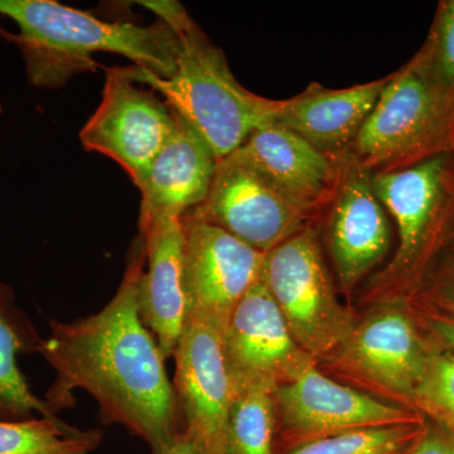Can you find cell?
Instances as JSON below:
<instances>
[{
    "mask_svg": "<svg viewBox=\"0 0 454 454\" xmlns=\"http://www.w3.org/2000/svg\"><path fill=\"white\" fill-rule=\"evenodd\" d=\"M348 153L370 172H389L454 153V90L424 47L390 74Z\"/></svg>",
    "mask_w": 454,
    "mask_h": 454,
    "instance_id": "4",
    "label": "cell"
},
{
    "mask_svg": "<svg viewBox=\"0 0 454 454\" xmlns=\"http://www.w3.org/2000/svg\"><path fill=\"white\" fill-rule=\"evenodd\" d=\"M223 348L236 393L247 387L276 393L315 364L292 336L262 277L230 317Z\"/></svg>",
    "mask_w": 454,
    "mask_h": 454,
    "instance_id": "10",
    "label": "cell"
},
{
    "mask_svg": "<svg viewBox=\"0 0 454 454\" xmlns=\"http://www.w3.org/2000/svg\"><path fill=\"white\" fill-rule=\"evenodd\" d=\"M163 454H202V452L186 433L181 432Z\"/></svg>",
    "mask_w": 454,
    "mask_h": 454,
    "instance_id": "26",
    "label": "cell"
},
{
    "mask_svg": "<svg viewBox=\"0 0 454 454\" xmlns=\"http://www.w3.org/2000/svg\"><path fill=\"white\" fill-rule=\"evenodd\" d=\"M262 280L313 360L340 351L354 325L334 295L312 231L301 230L267 253Z\"/></svg>",
    "mask_w": 454,
    "mask_h": 454,
    "instance_id": "5",
    "label": "cell"
},
{
    "mask_svg": "<svg viewBox=\"0 0 454 454\" xmlns=\"http://www.w3.org/2000/svg\"><path fill=\"white\" fill-rule=\"evenodd\" d=\"M423 420L354 430L294 448L283 454H409L422 437Z\"/></svg>",
    "mask_w": 454,
    "mask_h": 454,
    "instance_id": "22",
    "label": "cell"
},
{
    "mask_svg": "<svg viewBox=\"0 0 454 454\" xmlns=\"http://www.w3.org/2000/svg\"><path fill=\"white\" fill-rule=\"evenodd\" d=\"M40 337L17 306L13 291L0 280V420H25L40 414L57 417L33 393L20 370V355L37 351Z\"/></svg>",
    "mask_w": 454,
    "mask_h": 454,
    "instance_id": "19",
    "label": "cell"
},
{
    "mask_svg": "<svg viewBox=\"0 0 454 454\" xmlns=\"http://www.w3.org/2000/svg\"><path fill=\"white\" fill-rule=\"evenodd\" d=\"M376 196L395 221V265L406 269L422 254L435 230L454 215V153L435 155L389 172L372 173Z\"/></svg>",
    "mask_w": 454,
    "mask_h": 454,
    "instance_id": "12",
    "label": "cell"
},
{
    "mask_svg": "<svg viewBox=\"0 0 454 454\" xmlns=\"http://www.w3.org/2000/svg\"><path fill=\"white\" fill-rule=\"evenodd\" d=\"M139 236L146 262L139 286L140 316L167 360L175 354L188 318L181 217L155 221Z\"/></svg>",
    "mask_w": 454,
    "mask_h": 454,
    "instance_id": "17",
    "label": "cell"
},
{
    "mask_svg": "<svg viewBox=\"0 0 454 454\" xmlns=\"http://www.w3.org/2000/svg\"><path fill=\"white\" fill-rule=\"evenodd\" d=\"M409 454H454V432L437 422L426 424L422 437Z\"/></svg>",
    "mask_w": 454,
    "mask_h": 454,
    "instance_id": "25",
    "label": "cell"
},
{
    "mask_svg": "<svg viewBox=\"0 0 454 454\" xmlns=\"http://www.w3.org/2000/svg\"><path fill=\"white\" fill-rule=\"evenodd\" d=\"M177 33L181 52L170 79L130 66L134 82L151 86L211 146L217 160L234 153L245 140L276 122L283 101L259 97L235 79L225 55L177 2H140Z\"/></svg>",
    "mask_w": 454,
    "mask_h": 454,
    "instance_id": "3",
    "label": "cell"
},
{
    "mask_svg": "<svg viewBox=\"0 0 454 454\" xmlns=\"http://www.w3.org/2000/svg\"><path fill=\"white\" fill-rule=\"evenodd\" d=\"M184 216L220 227L254 249L269 253L303 230L309 212L230 154L217 163L206 199Z\"/></svg>",
    "mask_w": 454,
    "mask_h": 454,
    "instance_id": "8",
    "label": "cell"
},
{
    "mask_svg": "<svg viewBox=\"0 0 454 454\" xmlns=\"http://www.w3.org/2000/svg\"><path fill=\"white\" fill-rule=\"evenodd\" d=\"M173 356L175 387L184 429L202 454H226L227 422L235 387L227 366L223 331L190 316Z\"/></svg>",
    "mask_w": 454,
    "mask_h": 454,
    "instance_id": "9",
    "label": "cell"
},
{
    "mask_svg": "<svg viewBox=\"0 0 454 454\" xmlns=\"http://www.w3.org/2000/svg\"><path fill=\"white\" fill-rule=\"evenodd\" d=\"M339 179L331 214V250L346 288L356 286L384 259L390 247V225L373 191L372 172L354 155L337 158Z\"/></svg>",
    "mask_w": 454,
    "mask_h": 454,
    "instance_id": "13",
    "label": "cell"
},
{
    "mask_svg": "<svg viewBox=\"0 0 454 454\" xmlns=\"http://www.w3.org/2000/svg\"><path fill=\"white\" fill-rule=\"evenodd\" d=\"M452 289H453V292H454V273H453V276H452Z\"/></svg>",
    "mask_w": 454,
    "mask_h": 454,
    "instance_id": "28",
    "label": "cell"
},
{
    "mask_svg": "<svg viewBox=\"0 0 454 454\" xmlns=\"http://www.w3.org/2000/svg\"><path fill=\"white\" fill-rule=\"evenodd\" d=\"M430 354L411 317L396 307L370 316L340 348L352 372L409 399L422 380Z\"/></svg>",
    "mask_w": 454,
    "mask_h": 454,
    "instance_id": "14",
    "label": "cell"
},
{
    "mask_svg": "<svg viewBox=\"0 0 454 454\" xmlns=\"http://www.w3.org/2000/svg\"><path fill=\"white\" fill-rule=\"evenodd\" d=\"M181 221L188 317H200L223 331L236 306L262 277L267 253L220 227L191 217Z\"/></svg>",
    "mask_w": 454,
    "mask_h": 454,
    "instance_id": "11",
    "label": "cell"
},
{
    "mask_svg": "<svg viewBox=\"0 0 454 454\" xmlns=\"http://www.w3.org/2000/svg\"><path fill=\"white\" fill-rule=\"evenodd\" d=\"M433 327L439 337L454 351V318L443 317V318L434 319Z\"/></svg>",
    "mask_w": 454,
    "mask_h": 454,
    "instance_id": "27",
    "label": "cell"
},
{
    "mask_svg": "<svg viewBox=\"0 0 454 454\" xmlns=\"http://www.w3.org/2000/svg\"><path fill=\"white\" fill-rule=\"evenodd\" d=\"M387 82L389 76L342 90L312 83L283 101L276 122L336 160L351 148Z\"/></svg>",
    "mask_w": 454,
    "mask_h": 454,
    "instance_id": "18",
    "label": "cell"
},
{
    "mask_svg": "<svg viewBox=\"0 0 454 454\" xmlns=\"http://www.w3.org/2000/svg\"><path fill=\"white\" fill-rule=\"evenodd\" d=\"M274 397L286 452L354 430L422 420L414 411L333 381L315 364L278 387Z\"/></svg>",
    "mask_w": 454,
    "mask_h": 454,
    "instance_id": "7",
    "label": "cell"
},
{
    "mask_svg": "<svg viewBox=\"0 0 454 454\" xmlns=\"http://www.w3.org/2000/svg\"><path fill=\"white\" fill-rule=\"evenodd\" d=\"M103 430L79 429L59 417L0 420V454H91Z\"/></svg>",
    "mask_w": 454,
    "mask_h": 454,
    "instance_id": "20",
    "label": "cell"
},
{
    "mask_svg": "<svg viewBox=\"0 0 454 454\" xmlns=\"http://www.w3.org/2000/svg\"><path fill=\"white\" fill-rule=\"evenodd\" d=\"M145 268V241L139 236L113 300L86 318L51 321V334L40 340L35 352L55 370L43 399L53 414L73 408L74 390L88 391L107 423L121 424L152 453L163 454L182 432L181 415L166 357L140 316Z\"/></svg>",
    "mask_w": 454,
    "mask_h": 454,
    "instance_id": "1",
    "label": "cell"
},
{
    "mask_svg": "<svg viewBox=\"0 0 454 454\" xmlns=\"http://www.w3.org/2000/svg\"><path fill=\"white\" fill-rule=\"evenodd\" d=\"M423 47L439 80L454 90V0L439 2L432 28Z\"/></svg>",
    "mask_w": 454,
    "mask_h": 454,
    "instance_id": "24",
    "label": "cell"
},
{
    "mask_svg": "<svg viewBox=\"0 0 454 454\" xmlns=\"http://www.w3.org/2000/svg\"><path fill=\"white\" fill-rule=\"evenodd\" d=\"M231 154L309 214L333 200L339 179L337 158L322 153L277 122L254 131Z\"/></svg>",
    "mask_w": 454,
    "mask_h": 454,
    "instance_id": "16",
    "label": "cell"
},
{
    "mask_svg": "<svg viewBox=\"0 0 454 454\" xmlns=\"http://www.w3.org/2000/svg\"><path fill=\"white\" fill-rule=\"evenodd\" d=\"M176 127L172 107L139 88L127 67L106 68L100 106L80 131L86 151L112 158L137 187Z\"/></svg>",
    "mask_w": 454,
    "mask_h": 454,
    "instance_id": "6",
    "label": "cell"
},
{
    "mask_svg": "<svg viewBox=\"0 0 454 454\" xmlns=\"http://www.w3.org/2000/svg\"><path fill=\"white\" fill-rule=\"evenodd\" d=\"M175 114V130L139 187V232L155 221L182 217L197 207L207 196L219 163L199 131Z\"/></svg>",
    "mask_w": 454,
    "mask_h": 454,
    "instance_id": "15",
    "label": "cell"
},
{
    "mask_svg": "<svg viewBox=\"0 0 454 454\" xmlns=\"http://www.w3.org/2000/svg\"><path fill=\"white\" fill-rule=\"evenodd\" d=\"M411 400L434 422L454 432V355L430 354L422 380Z\"/></svg>",
    "mask_w": 454,
    "mask_h": 454,
    "instance_id": "23",
    "label": "cell"
},
{
    "mask_svg": "<svg viewBox=\"0 0 454 454\" xmlns=\"http://www.w3.org/2000/svg\"><path fill=\"white\" fill-rule=\"evenodd\" d=\"M0 113H2V107H0Z\"/></svg>",
    "mask_w": 454,
    "mask_h": 454,
    "instance_id": "29",
    "label": "cell"
},
{
    "mask_svg": "<svg viewBox=\"0 0 454 454\" xmlns=\"http://www.w3.org/2000/svg\"><path fill=\"white\" fill-rule=\"evenodd\" d=\"M0 16L13 20L16 42L35 88L56 89L74 74L100 67L98 52L116 53L148 73L170 79L177 71L181 43L163 20L152 26L106 22L55 0H0Z\"/></svg>",
    "mask_w": 454,
    "mask_h": 454,
    "instance_id": "2",
    "label": "cell"
},
{
    "mask_svg": "<svg viewBox=\"0 0 454 454\" xmlns=\"http://www.w3.org/2000/svg\"><path fill=\"white\" fill-rule=\"evenodd\" d=\"M276 397L262 387L235 394L227 422L226 454H274Z\"/></svg>",
    "mask_w": 454,
    "mask_h": 454,
    "instance_id": "21",
    "label": "cell"
}]
</instances>
